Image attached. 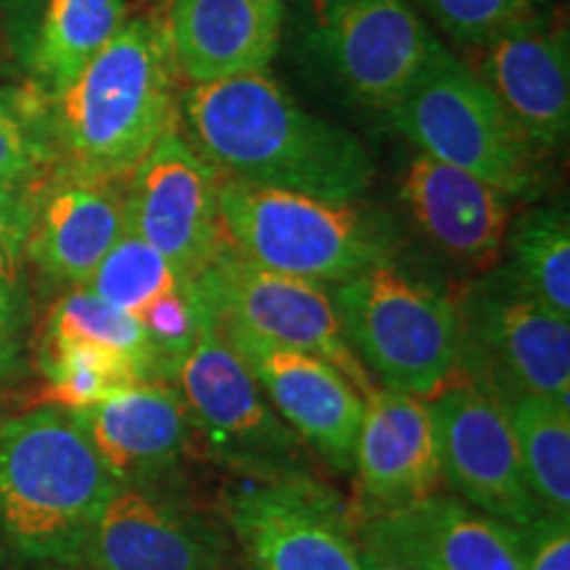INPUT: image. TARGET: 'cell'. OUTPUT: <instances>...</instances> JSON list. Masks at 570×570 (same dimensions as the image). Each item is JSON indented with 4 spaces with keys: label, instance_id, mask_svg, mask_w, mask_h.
I'll list each match as a JSON object with an SVG mask.
<instances>
[{
    "label": "cell",
    "instance_id": "obj_4",
    "mask_svg": "<svg viewBox=\"0 0 570 570\" xmlns=\"http://www.w3.org/2000/svg\"><path fill=\"white\" fill-rule=\"evenodd\" d=\"M219 219L227 244L269 273L338 285L389 265L386 227L352 204L219 177Z\"/></svg>",
    "mask_w": 570,
    "mask_h": 570
},
{
    "label": "cell",
    "instance_id": "obj_10",
    "mask_svg": "<svg viewBox=\"0 0 570 570\" xmlns=\"http://www.w3.org/2000/svg\"><path fill=\"white\" fill-rule=\"evenodd\" d=\"M194 285L217 320H230L256 336L331 362L362 396L377 386L348 348L325 285L269 273L240 256L230 244L219 248L194 277Z\"/></svg>",
    "mask_w": 570,
    "mask_h": 570
},
{
    "label": "cell",
    "instance_id": "obj_35",
    "mask_svg": "<svg viewBox=\"0 0 570 570\" xmlns=\"http://www.w3.org/2000/svg\"><path fill=\"white\" fill-rule=\"evenodd\" d=\"M17 281H11L9 275L0 269V309L3 312H17L19 315V291Z\"/></svg>",
    "mask_w": 570,
    "mask_h": 570
},
{
    "label": "cell",
    "instance_id": "obj_20",
    "mask_svg": "<svg viewBox=\"0 0 570 570\" xmlns=\"http://www.w3.org/2000/svg\"><path fill=\"white\" fill-rule=\"evenodd\" d=\"M402 202L423 235L449 259L491 269L510 230V198L465 169L415 154L402 177Z\"/></svg>",
    "mask_w": 570,
    "mask_h": 570
},
{
    "label": "cell",
    "instance_id": "obj_1",
    "mask_svg": "<svg viewBox=\"0 0 570 570\" xmlns=\"http://www.w3.org/2000/svg\"><path fill=\"white\" fill-rule=\"evenodd\" d=\"M180 114L219 177L338 204L356 202L373 183L365 146L304 111L267 71L194 85L180 96Z\"/></svg>",
    "mask_w": 570,
    "mask_h": 570
},
{
    "label": "cell",
    "instance_id": "obj_11",
    "mask_svg": "<svg viewBox=\"0 0 570 570\" xmlns=\"http://www.w3.org/2000/svg\"><path fill=\"white\" fill-rule=\"evenodd\" d=\"M219 173L180 130L164 135L127 175L125 227L190 281L227 244L219 219Z\"/></svg>",
    "mask_w": 570,
    "mask_h": 570
},
{
    "label": "cell",
    "instance_id": "obj_22",
    "mask_svg": "<svg viewBox=\"0 0 570 570\" xmlns=\"http://www.w3.org/2000/svg\"><path fill=\"white\" fill-rule=\"evenodd\" d=\"M117 183L63 173L38 190L27 259L56 283L85 285L127 233Z\"/></svg>",
    "mask_w": 570,
    "mask_h": 570
},
{
    "label": "cell",
    "instance_id": "obj_9",
    "mask_svg": "<svg viewBox=\"0 0 570 570\" xmlns=\"http://www.w3.org/2000/svg\"><path fill=\"white\" fill-rule=\"evenodd\" d=\"M223 512L248 570H362L352 510L315 475L240 479Z\"/></svg>",
    "mask_w": 570,
    "mask_h": 570
},
{
    "label": "cell",
    "instance_id": "obj_31",
    "mask_svg": "<svg viewBox=\"0 0 570 570\" xmlns=\"http://www.w3.org/2000/svg\"><path fill=\"white\" fill-rule=\"evenodd\" d=\"M46 159V148L24 114H19L9 104H0V177L35 183Z\"/></svg>",
    "mask_w": 570,
    "mask_h": 570
},
{
    "label": "cell",
    "instance_id": "obj_27",
    "mask_svg": "<svg viewBox=\"0 0 570 570\" xmlns=\"http://www.w3.org/2000/svg\"><path fill=\"white\" fill-rule=\"evenodd\" d=\"M96 344L127 356L148 381H164L161 362L140 323L104 302L90 288H77L56 302L40 346Z\"/></svg>",
    "mask_w": 570,
    "mask_h": 570
},
{
    "label": "cell",
    "instance_id": "obj_7",
    "mask_svg": "<svg viewBox=\"0 0 570 570\" xmlns=\"http://www.w3.org/2000/svg\"><path fill=\"white\" fill-rule=\"evenodd\" d=\"M389 117L417 154L465 169L508 198L537 185L531 142L475 69L439 40Z\"/></svg>",
    "mask_w": 570,
    "mask_h": 570
},
{
    "label": "cell",
    "instance_id": "obj_32",
    "mask_svg": "<svg viewBox=\"0 0 570 570\" xmlns=\"http://www.w3.org/2000/svg\"><path fill=\"white\" fill-rule=\"evenodd\" d=\"M518 531L523 570H570V518L541 515Z\"/></svg>",
    "mask_w": 570,
    "mask_h": 570
},
{
    "label": "cell",
    "instance_id": "obj_12",
    "mask_svg": "<svg viewBox=\"0 0 570 570\" xmlns=\"http://www.w3.org/2000/svg\"><path fill=\"white\" fill-rule=\"evenodd\" d=\"M441 462V481L470 508L523 529L541 512L520 465L515 439L497 399L454 375L444 389L428 399Z\"/></svg>",
    "mask_w": 570,
    "mask_h": 570
},
{
    "label": "cell",
    "instance_id": "obj_25",
    "mask_svg": "<svg viewBox=\"0 0 570 570\" xmlns=\"http://www.w3.org/2000/svg\"><path fill=\"white\" fill-rule=\"evenodd\" d=\"M127 21V0H48L32 53L40 90L59 98Z\"/></svg>",
    "mask_w": 570,
    "mask_h": 570
},
{
    "label": "cell",
    "instance_id": "obj_23",
    "mask_svg": "<svg viewBox=\"0 0 570 570\" xmlns=\"http://www.w3.org/2000/svg\"><path fill=\"white\" fill-rule=\"evenodd\" d=\"M352 515L420 570H523L518 531L458 497L436 491L412 508Z\"/></svg>",
    "mask_w": 570,
    "mask_h": 570
},
{
    "label": "cell",
    "instance_id": "obj_14",
    "mask_svg": "<svg viewBox=\"0 0 570 570\" xmlns=\"http://www.w3.org/2000/svg\"><path fill=\"white\" fill-rule=\"evenodd\" d=\"M309 38L352 96L389 111L436 40L410 0H306Z\"/></svg>",
    "mask_w": 570,
    "mask_h": 570
},
{
    "label": "cell",
    "instance_id": "obj_13",
    "mask_svg": "<svg viewBox=\"0 0 570 570\" xmlns=\"http://www.w3.org/2000/svg\"><path fill=\"white\" fill-rule=\"evenodd\" d=\"M256 386L312 458L336 473H352L365 396L336 365L315 354L275 344L244 325L217 320Z\"/></svg>",
    "mask_w": 570,
    "mask_h": 570
},
{
    "label": "cell",
    "instance_id": "obj_34",
    "mask_svg": "<svg viewBox=\"0 0 570 570\" xmlns=\"http://www.w3.org/2000/svg\"><path fill=\"white\" fill-rule=\"evenodd\" d=\"M21 367L19 315L0 309V381L17 375Z\"/></svg>",
    "mask_w": 570,
    "mask_h": 570
},
{
    "label": "cell",
    "instance_id": "obj_3",
    "mask_svg": "<svg viewBox=\"0 0 570 570\" xmlns=\"http://www.w3.org/2000/svg\"><path fill=\"white\" fill-rule=\"evenodd\" d=\"M114 487L67 410L46 404L0 423V531L21 558L80 566Z\"/></svg>",
    "mask_w": 570,
    "mask_h": 570
},
{
    "label": "cell",
    "instance_id": "obj_33",
    "mask_svg": "<svg viewBox=\"0 0 570 570\" xmlns=\"http://www.w3.org/2000/svg\"><path fill=\"white\" fill-rule=\"evenodd\" d=\"M356 541H360V560L362 570H420L415 562L404 558L402 552L394 550L381 533H375L367 523L352 515Z\"/></svg>",
    "mask_w": 570,
    "mask_h": 570
},
{
    "label": "cell",
    "instance_id": "obj_8",
    "mask_svg": "<svg viewBox=\"0 0 570 570\" xmlns=\"http://www.w3.org/2000/svg\"><path fill=\"white\" fill-rule=\"evenodd\" d=\"M460 320V375L487 391H525L570 407V320L547 309L510 269L475 285Z\"/></svg>",
    "mask_w": 570,
    "mask_h": 570
},
{
    "label": "cell",
    "instance_id": "obj_6",
    "mask_svg": "<svg viewBox=\"0 0 570 570\" xmlns=\"http://www.w3.org/2000/svg\"><path fill=\"white\" fill-rule=\"evenodd\" d=\"M164 377L180 396L190 436L219 468L252 481L315 475L312 452L273 410L212 312Z\"/></svg>",
    "mask_w": 570,
    "mask_h": 570
},
{
    "label": "cell",
    "instance_id": "obj_16",
    "mask_svg": "<svg viewBox=\"0 0 570 570\" xmlns=\"http://www.w3.org/2000/svg\"><path fill=\"white\" fill-rule=\"evenodd\" d=\"M356 504L352 512L381 515L436 494L441 462L428 399L375 386L365 396L354 470Z\"/></svg>",
    "mask_w": 570,
    "mask_h": 570
},
{
    "label": "cell",
    "instance_id": "obj_17",
    "mask_svg": "<svg viewBox=\"0 0 570 570\" xmlns=\"http://www.w3.org/2000/svg\"><path fill=\"white\" fill-rule=\"evenodd\" d=\"M473 69L531 146H566L570 130V42L566 21L550 13L525 21L479 48V63Z\"/></svg>",
    "mask_w": 570,
    "mask_h": 570
},
{
    "label": "cell",
    "instance_id": "obj_36",
    "mask_svg": "<svg viewBox=\"0 0 570 570\" xmlns=\"http://www.w3.org/2000/svg\"><path fill=\"white\" fill-rule=\"evenodd\" d=\"M225 570H227V568H225Z\"/></svg>",
    "mask_w": 570,
    "mask_h": 570
},
{
    "label": "cell",
    "instance_id": "obj_15",
    "mask_svg": "<svg viewBox=\"0 0 570 570\" xmlns=\"http://www.w3.org/2000/svg\"><path fill=\"white\" fill-rule=\"evenodd\" d=\"M214 525L161 487L117 483L85 541L90 570H225Z\"/></svg>",
    "mask_w": 570,
    "mask_h": 570
},
{
    "label": "cell",
    "instance_id": "obj_5",
    "mask_svg": "<svg viewBox=\"0 0 570 570\" xmlns=\"http://www.w3.org/2000/svg\"><path fill=\"white\" fill-rule=\"evenodd\" d=\"M331 302L348 348L381 389L431 399L460 373V306L391 262L338 283Z\"/></svg>",
    "mask_w": 570,
    "mask_h": 570
},
{
    "label": "cell",
    "instance_id": "obj_26",
    "mask_svg": "<svg viewBox=\"0 0 570 570\" xmlns=\"http://www.w3.org/2000/svg\"><path fill=\"white\" fill-rule=\"evenodd\" d=\"M512 277L562 320H570V219L566 206H541L508 230Z\"/></svg>",
    "mask_w": 570,
    "mask_h": 570
},
{
    "label": "cell",
    "instance_id": "obj_18",
    "mask_svg": "<svg viewBox=\"0 0 570 570\" xmlns=\"http://www.w3.org/2000/svg\"><path fill=\"white\" fill-rule=\"evenodd\" d=\"M283 19V0H169L159 27L177 77L194 88L267 71Z\"/></svg>",
    "mask_w": 570,
    "mask_h": 570
},
{
    "label": "cell",
    "instance_id": "obj_24",
    "mask_svg": "<svg viewBox=\"0 0 570 570\" xmlns=\"http://www.w3.org/2000/svg\"><path fill=\"white\" fill-rule=\"evenodd\" d=\"M504 412L539 508L570 518V407L525 391H489Z\"/></svg>",
    "mask_w": 570,
    "mask_h": 570
},
{
    "label": "cell",
    "instance_id": "obj_2",
    "mask_svg": "<svg viewBox=\"0 0 570 570\" xmlns=\"http://www.w3.org/2000/svg\"><path fill=\"white\" fill-rule=\"evenodd\" d=\"M67 173L117 183L180 122V90L159 21L127 19L53 98Z\"/></svg>",
    "mask_w": 570,
    "mask_h": 570
},
{
    "label": "cell",
    "instance_id": "obj_29",
    "mask_svg": "<svg viewBox=\"0 0 570 570\" xmlns=\"http://www.w3.org/2000/svg\"><path fill=\"white\" fill-rule=\"evenodd\" d=\"M454 46L479 51L504 32L547 13L550 0H417Z\"/></svg>",
    "mask_w": 570,
    "mask_h": 570
},
{
    "label": "cell",
    "instance_id": "obj_28",
    "mask_svg": "<svg viewBox=\"0 0 570 570\" xmlns=\"http://www.w3.org/2000/svg\"><path fill=\"white\" fill-rule=\"evenodd\" d=\"M40 370L46 377L42 402L61 410L90 407L148 381L127 356L96 344L40 346Z\"/></svg>",
    "mask_w": 570,
    "mask_h": 570
},
{
    "label": "cell",
    "instance_id": "obj_19",
    "mask_svg": "<svg viewBox=\"0 0 570 570\" xmlns=\"http://www.w3.org/2000/svg\"><path fill=\"white\" fill-rule=\"evenodd\" d=\"M67 412L111 479L125 487H159L180 468L190 444L183 402L169 381H142L90 407Z\"/></svg>",
    "mask_w": 570,
    "mask_h": 570
},
{
    "label": "cell",
    "instance_id": "obj_21",
    "mask_svg": "<svg viewBox=\"0 0 570 570\" xmlns=\"http://www.w3.org/2000/svg\"><path fill=\"white\" fill-rule=\"evenodd\" d=\"M85 288L140 323L164 375L194 346L204 317L209 315L194 281L130 233L104 256Z\"/></svg>",
    "mask_w": 570,
    "mask_h": 570
},
{
    "label": "cell",
    "instance_id": "obj_30",
    "mask_svg": "<svg viewBox=\"0 0 570 570\" xmlns=\"http://www.w3.org/2000/svg\"><path fill=\"white\" fill-rule=\"evenodd\" d=\"M38 185L0 177V269L19 283L27 259Z\"/></svg>",
    "mask_w": 570,
    "mask_h": 570
}]
</instances>
